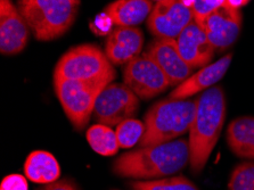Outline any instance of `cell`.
<instances>
[{"label":"cell","mask_w":254,"mask_h":190,"mask_svg":"<svg viewBox=\"0 0 254 190\" xmlns=\"http://www.w3.org/2000/svg\"><path fill=\"white\" fill-rule=\"evenodd\" d=\"M197 23L203 28L214 49L222 52L229 48L240 36L242 14L240 9L234 8L226 1Z\"/></svg>","instance_id":"cell-10"},{"label":"cell","mask_w":254,"mask_h":190,"mask_svg":"<svg viewBox=\"0 0 254 190\" xmlns=\"http://www.w3.org/2000/svg\"><path fill=\"white\" fill-rule=\"evenodd\" d=\"M110 81H81L54 77V89L66 114L76 130L81 131L94 114L96 100L109 86Z\"/></svg>","instance_id":"cell-6"},{"label":"cell","mask_w":254,"mask_h":190,"mask_svg":"<svg viewBox=\"0 0 254 190\" xmlns=\"http://www.w3.org/2000/svg\"><path fill=\"white\" fill-rule=\"evenodd\" d=\"M232 58L233 54H228L215 63L201 68L197 73L190 75L187 80L173 89L171 94L169 95V98L173 100L187 99L190 96L198 94L202 90H207L217 84L218 81H220L228 71Z\"/></svg>","instance_id":"cell-15"},{"label":"cell","mask_w":254,"mask_h":190,"mask_svg":"<svg viewBox=\"0 0 254 190\" xmlns=\"http://www.w3.org/2000/svg\"><path fill=\"white\" fill-rule=\"evenodd\" d=\"M0 190H29L28 180L21 174H9L2 179Z\"/></svg>","instance_id":"cell-24"},{"label":"cell","mask_w":254,"mask_h":190,"mask_svg":"<svg viewBox=\"0 0 254 190\" xmlns=\"http://www.w3.org/2000/svg\"><path fill=\"white\" fill-rule=\"evenodd\" d=\"M113 65L95 45H79L68 49L56 64L54 77L81 81H110L115 77Z\"/></svg>","instance_id":"cell-5"},{"label":"cell","mask_w":254,"mask_h":190,"mask_svg":"<svg viewBox=\"0 0 254 190\" xmlns=\"http://www.w3.org/2000/svg\"><path fill=\"white\" fill-rule=\"evenodd\" d=\"M225 2L226 0H194V19L196 22H199L213 10L224 5Z\"/></svg>","instance_id":"cell-23"},{"label":"cell","mask_w":254,"mask_h":190,"mask_svg":"<svg viewBox=\"0 0 254 190\" xmlns=\"http://www.w3.org/2000/svg\"><path fill=\"white\" fill-rule=\"evenodd\" d=\"M228 190H254V162H243L235 166Z\"/></svg>","instance_id":"cell-22"},{"label":"cell","mask_w":254,"mask_h":190,"mask_svg":"<svg viewBox=\"0 0 254 190\" xmlns=\"http://www.w3.org/2000/svg\"><path fill=\"white\" fill-rule=\"evenodd\" d=\"M81 0H17V8L39 41H52L67 32Z\"/></svg>","instance_id":"cell-4"},{"label":"cell","mask_w":254,"mask_h":190,"mask_svg":"<svg viewBox=\"0 0 254 190\" xmlns=\"http://www.w3.org/2000/svg\"><path fill=\"white\" fill-rule=\"evenodd\" d=\"M29 25L11 0H0V52L16 55L29 41Z\"/></svg>","instance_id":"cell-11"},{"label":"cell","mask_w":254,"mask_h":190,"mask_svg":"<svg viewBox=\"0 0 254 190\" xmlns=\"http://www.w3.org/2000/svg\"><path fill=\"white\" fill-rule=\"evenodd\" d=\"M123 82L141 99H151L172 87L163 69L145 53L126 64Z\"/></svg>","instance_id":"cell-8"},{"label":"cell","mask_w":254,"mask_h":190,"mask_svg":"<svg viewBox=\"0 0 254 190\" xmlns=\"http://www.w3.org/2000/svg\"><path fill=\"white\" fill-rule=\"evenodd\" d=\"M24 173L36 184L47 185L61 178V166L53 154L45 150H34L26 157Z\"/></svg>","instance_id":"cell-18"},{"label":"cell","mask_w":254,"mask_h":190,"mask_svg":"<svg viewBox=\"0 0 254 190\" xmlns=\"http://www.w3.org/2000/svg\"><path fill=\"white\" fill-rule=\"evenodd\" d=\"M132 190H199L186 177L162 178L156 180H141L130 184Z\"/></svg>","instance_id":"cell-20"},{"label":"cell","mask_w":254,"mask_h":190,"mask_svg":"<svg viewBox=\"0 0 254 190\" xmlns=\"http://www.w3.org/2000/svg\"><path fill=\"white\" fill-rule=\"evenodd\" d=\"M117 137L120 148H132L134 145L139 143L142 134L145 132L144 122L136 119H128L117 127Z\"/></svg>","instance_id":"cell-21"},{"label":"cell","mask_w":254,"mask_h":190,"mask_svg":"<svg viewBox=\"0 0 254 190\" xmlns=\"http://www.w3.org/2000/svg\"><path fill=\"white\" fill-rule=\"evenodd\" d=\"M226 140L236 156L254 160V116H241L229 123Z\"/></svg>","instance_id":"cell-17"},{"label":"cell","mask_w":254,"mask_h":190,"mask_svg":"<svg viewBox=\"0 0 254 190\" xmlns=\"http://www.w3.org/2000/svg\"><path fill=\"white\" fill-rule=\"evenodd\" d=\"M196 110L195 100L163 99L149 108L144 118L145 132L140 147L175 140L190 130Z\"/></svg>","instance_id":"cell-3"},{"label":"cell","mask_w":254,"mask_h":190,"mask_svg":"<svg viewBox=\"0 0 254 190\" xmlns=\"http://www.w3.org/2000/svg\"><path fill=\"white\" fill-rule=\"evenodd\" d=\"M226 96L220 86L211 87L196 98L195 115L190 130V164L194 174L205 168L220 138L226 119Z\"/></svg>","instance_id":"cell-2"},{"label":"cell","mask_w":254,"mask_h":190,"mask_svg":"<svg viewBox=\"0 0 254 190\" xmlns=\"http://www.w3.org/2000/svg\"><path fill=\"white\" fill-rule=\"evenodd\" d=\"M139 110L138 96L125 83H110L96 100L94 119L99 124L118 127L136 116Z\"/></svg>","instance_id":"cell-7"},{"label":"cell","mask_w":254,"mask_h":190,"mask_svg":"<svg viewBox=\"0 0 254 190\" xmlns=\"http://www.w3.org/2000/svg\"><path fill=\"white\" fill-rule=\"evenodd\" d=\"M194 0H162L154 5L147 28L156 38L176 39L194 21Z\"/></svg>","instance_id":"cell-9"},{"label":"cell","mask_w":254,"mask_h":190,"mask_svg":"<svg viewBox=\"0 0 254 190\" xmlns=\"http://www.w3.org/2000/svg\"><path fill=\"white\" fill-rule=\"evenodd\" d=\"M190 162V143L185 139L123 153L113 162L115 176L136 180H156L182 171Z\"/></svg>","instance_id":"cell-1"},{"label":"cell","mask_w":254,"mask_h":190,"mask_svg":"<svg viewBox=\"0 0 254 190\" xmlns=\"http://www.w3.org/2000/svg\"><path fill=\"white\" fill-rule=\"evenodd\" d=\"M151 1H156V2H159V1H162V0H151Z\"/></svg>","instance_id":"cell-27"},{"label":"cell","mask_w":254,"mask_h":190,"mask_svg":"<svg viewBox=\"0 0 254 190\" xmlns=\"http://www.w3.org/2000/svg\"><path fill=\"white\" fill-rule=\"evenodd\" d=\"M153 7L151 0H115L106 6L105 14L117 26H136L148 18Z\"/></svg>","instance_id":"cell-16"},{"label":"cell","mask_w":254,"mask_h":190,"mask_svg":"<svg viewBox=\"0 0 254 190\" xmlns=\"http://www.w3.org/2000/svg\"><path fill=\"white\" fill-rule=\"evenodd\" d=\"M145 54L152 57L163 69L171 86H178L191 75L193 67L180 55L176 39L156 38L147 46Z\"/></svg>","instance_id":"cell-12"},{"label":"cell","mask_w":254,"mask_h":190,"mask_svg":"<svg viewBox=\"0 0 254 190\" xmlns=\"http://www.w3.org/2000/svg\"><path fill=\"white\" fill-rule=\"evenodd\" d=\"M87 140L91 148L103 156H112L120 148L117 132L104 124L98 123L90 127L87 131Z\"/></svg>","instance_id":"cell-19"},{"label":"cell","mask_w":254,"mask_h":190,"mask_svg":"<svg viewBox=\"0 0 254 190\" xmlns=\"http://www.w3.org/2000/svg\"><path fill=\"white\" fill-rule=\"evenodd\" d=\"M180 55L190 67H205L213 58L215 49L197 22H190L176 38Z\"/></svg>","instance_id":"cell-13"},{"label":"cell","mask_w":254,"mask_h":190,"mask_svg":"<svg viewBox=\"0 0 254 190\" xmlns=\"http://www.w3.org/2000/svg\"><path fill=\"white\" fill-rule=\"evenodd\" d=\"M37 190H81L79 186L70 178H64V179H59L52 184L45 185L44 187L38 188Z\"/></svg>","instance_id":"cell-25"},{"label":"cell","mask_w":254,"mask_h":190,"mask_svg":"<svg viewBox=\"0 0 254 190\" xmlns=\"http://www.w3.org/2000/svg\"><path fill=\"white\" fill-rule=\"evenodd\" d=\"M230 6H233L234 8L240 9V7H243L251 1V0H226Z\"/></svg>","instance_id":"cell-26"},{"label":"cell","mask_w":254,"mask_h":190,"mask_svg":"<svg viewBox=\"0 0 254 190\" xmlns=\"http://www.w3.org/2000/svg\"><path fill=\"white\" fill-rule=\"evenodd\" d=\"M144 45V36L136 26H118L107 38L105 54L114 65L128 64L139 56Z\"/></svg>","instance_id":"cell-14"}]
</instances>
